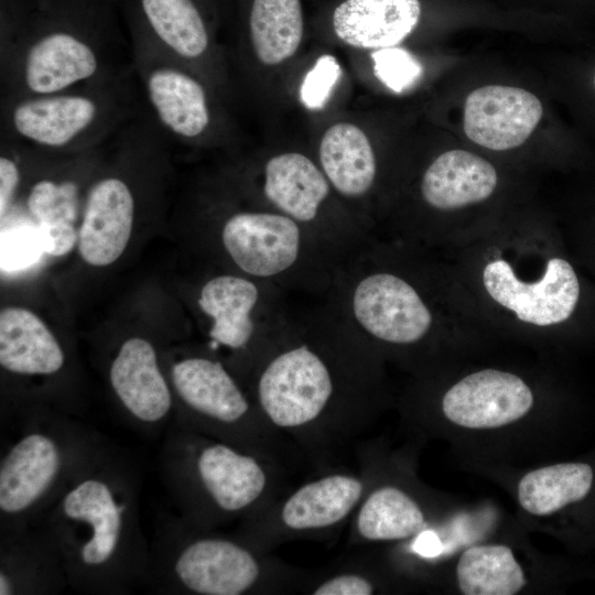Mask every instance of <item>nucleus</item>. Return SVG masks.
<instances>
[{
  "label": "nucleus",
  "instance_id": "f257e3e1",
  "mask_svg": "<svg viewBox=\"0 0 595 595\" xmlns=\"http://www.w3.org/2000/svg\"><path fill=\"white\" fill-rule=\"evenodd\" d=\"M294 298L246 386L259 412L318 467L358 441L379 405V355L327 298Z\"/></svg>",
  "mask_w": 595,
  "mask_h": 595
},
{
  "label": "nucleus",
  "instance_id": "f03ea898",
  "mask_svg": "<svg viewBox=\"0 0 595 595\" xmlns=\"http://www.w3.org/2000/svg\"><path fill=\"white\" fill-rule=\"evenodd\" d=\"M140 488L133 459L108 443L40 519L73 591L125 595L143 587L150 541L140 522Z\"/></svg>",
  "mask_w": 595,
  "mask_h": 595
},
{
  "label": "nucleus",
  "instance_id": "7ed1b4c3",
  "mask_svg": "<svg viewBox=\"0 0 595 595\" xmlns=\"http://www.w3.org/2000/svg\"><path fill=\"white\" fill-rule=\"evenodd\" d=\"M100 0H36L2 13L1 99L61 93L132 68Z\"/></svg>",
  "mask_w": 595,
  "mask_h": 595
},
{
  "label": "nucleus",
  "instance_id": "20e7f679",
  "mask_svg": "<svg viewBox=\"0 0 595 595\" xmlns=\"http://www.w3.org/2000/svg\"><path fill=\"white\" fill-rule=\"evenodd\" d=\"M159 465L176 513L203 530L238 524L290 487L285 465L201 434L174 419L164 433Z\"/></svg>",
  "mask_w": 595,
  "mask_h": 595
},
{
  "label": "nucleus",
  "instance_id": "39448f33",
  "mask_svg": "<svg viewBox=\"0 0 595 595\" xmlns=\"http://www.w3.org/2000/svg\"><path fill=\"white\" fill-rule=\"evenodd\" d=\"M0 538L40 521L109 443L74 415L34 403L1 412Z\"/></svg>",
  "mask_w": 595,
  "mask_h": 595
},
{
  "label": "nucleus",
  "instance_id": "423d86ee",
  "mask_svg": "<svg viewBox=\"0 0 595 595\" xmlns=\"http://www.w3.org/2000/svg\"><path fill=\"white\" fill-rule=\"evenodd\" d=\"M307 574L235 532L198 529L162 512L143 587L170 595L290 594L300 593Z\"/></svg>",
  "mask_w": 595,
  "mask_h": 595
},
{
  "label": "nucleus",
  "instance_id": "0eeeda50",
  "mask_svg": "<svg viewBox=\"0 0 595 595\" xmlns=\"http://www.w3.org/2000/svg\"><path fill=\"white\" fill-rule=\"evenodd\" d=\"M142 110L132 66L79 88L2 98L1 141L35 152L84 154L105 144Z\"/></svg>",
  "mask_w": 595,
  "mask_h": 595
},
{
  "label": "nucleus",
  "instance_id": "6e6552de",
  "mask_svg": "<svg viewBox=\"0 0 595 595\" xmlns=\"http://www.w3.org/2000/svg\"><path fill=\"white\" fill-rule=\"evenodd\" d=\"M165 369L178 423L290 469L304 461L270 428L245 382L208 347L171 360Z\"/></svg>",
  "mask_w": 595,
  "mask_h": 595
},
{
  "label": "nucleus",
  "instance_id": "1a4fd4ad",
  "mask_svg": "<svg viewBox=\"0 0 595 595\" xmlns=\"http://www.w3.org/2000/svg\"><path fill=\"white\" fill-rule=\"evenodd\" d=\"M358 470L332 467L289 487L235 533L269 552L291 541L331 540L349 524L372 482L370 457L358 453Z\"/></svg>",
  "mask_w": 595,
  "mask_h": 595
},
{
  "label": "nucleus",
  "instance_id": "9d476101",
  "mask_svg": "<svg viewBox=\"0 0 595 595\" xmlns=\"http://www.w3.org/2000/svg\"><path fill=\"white\" fill-rule=\"evenodd\" d=\"M364 247L339 267L326 298L377 354L421 343L433 325L430 307L405 278L371 267Z\"/></svg>",
  "mask_w": 595,
  "mask_h": 595
},
{
  "label": "nucleus",
  "instance_id": "9b49d317",
  "mask_svg": "<svg viewBox=\"0 0 595 595\" xmlns=\"http://www.w3.org/2000/svg\"><path fill=\"white\" fill-rule=\"evenodd\" d=\"M294 298L273 284L234 271L208 278L196 300L209 321L207 347L217 355L227 354L225 361L246 385Z\"/></svg>",
  "mask_w": 595,
  "mask_h": 595
},
{
  "label": "nucleus",
  "instance_id": "f8f14e48",
  "mask_svg": "<svg viewBox=\"0 0 595 595\" xmlns=\"http://www.w3.org/2000/svg\"><path fill=\"white\" fill-rule=\"evenodd\" d=\"M129 33L143 108L167 142L199 144L212 139L219 120L210 79L162 47L134 14Z\"/></svg>",
  "mask_w": 595,
  "mask_h": 595
},
{
  "label": "nucleus",
  "instance_id": "ddd939ff",
  "mask_svg": "<svg viewBox=\"0 0 595 595\" xmlns=\"http://www.w3.org/2000/svg\"><path fill=\"white\" fill-rule=\"evenodd\" d=\"M259 193L266 205L315 234L344 260L370 242L353 214L332 206L336 193L318 163L306 154L289 151L267 159Z\"/></svg>",
  "mask_w": 595,
  "mask_h": 595
},
{
  "label": "nucleus",
  "instance_id": "4468645a",
  "mask_svg": "<svg viewBox=\"0 0 595 595\" xmlns=\"http://www.w3.org/2000/svg\"><path fill=\"white\" fill-rule=\"evenodd\" d=\"M107 378L119 413L132 430L149 437L165 433L174 418V397L149 339H125L108 364Z\"/></svg>",
  "mask_w": 595,
  "mask_h": 595
},
{
  "label": "nucleus",
  "instance_id": "2eb2a0df",
  "mask_svg": "<svg viewBox=\"0 0 595 595\" xmlns=\"http://www.w3.org/2000/svg\"><path fill=\"white\" fill-rule=\"evenodd\" d=\"M483 282L490 298L512 311L517 318L538 326L566 321L580 298V283L573 267L552 258L542 278L534 283L519 280L511 266L501 259L486 264Z\"/></svg>",
  "mask_w": 595,
  "mask_h": 595
},
{
  "label": "nucleus",
  "instance_id": "dca6fc26",
  "mask_svg": "<svg viewBox=\"0 0 595 595\" xmlns=\"http://www.w3.org/2000/svg\"><path fill=\"white\" fill-rule=\"evenodd\" d=\"M533 401L531 389L520 377L484 369L453 385L442 397L441 411L462 428L497 429L523 418Z\"/></svg>",
  "mask_w": 595,
  "mask_h": 595
},
{
  "label": "nucleus",
  "instance_id": "f3484780",
  "mask_svg": "<svg viewBox=\"0 0 595 595\" xmlns=\"http://www.w3.org/2000/svg\"><path fill=\"white\" fill-rule=\"evenodd\" d=\"M137 213L130 182L109 173L93 182L85 195L77 250L93 267L113 263L126 250Z\"/></svg>",
  "mask_w": 595,
  "mask_h": 595
},
{
  "label": "nucleus",
  "instance_id": "a211bd4d",
  "mask_svg": "<svg viewBox=\"0 0 595 595\" xmlns=\"http://www.w3.org/2000/svg\"><path fill=\"white\" fill-rule=\"evenodd\" d=\"M543 115L539 98L512 86L487 85L466 98L463 127L469 140L484 148L505 151L521 145Z\"/></svg>",
  "mask_w": 595,
  "mask_h": 595
},
{
  "label": "nucleus",
  "instance_id": "6ab92c4d",
  "mask_svg": "<svg viewBox=\"0 0 595 595\" xmlns=\"http://www.w3.org/2000/svg\"><path fill=\"white\" fill-rule=\"evenodd\" d=\"M134 15L169 53L210 80L219 79L209 7L205 0H138Z\"/></svg>",
  "mask_w": 595,
  "mask_h": 595
},
{
  "label": "nucleus",
  "instance_id": "aec40b11",
  "mask_svg": "<svg viewBox=\"0 0 595 595\" xmlns=\"http://www.w3.org/2000/svg\"><path fill=\"white\" fill-rule=\"evenodd\" d=\"M67 587L62 555L42 523L0 538V595H55Z\"/></svg>",
  "mask_w": 595,
  "mask_h": 595
},
{
  "label": "nucleus",
  "instance_id": "412c9836",
  "mask_svg": "<svg viewBox=\"0 0 595 595\" xmlns=\"http://www.w3.org/2000/svg\"><path fill=\"white\" fill-rule=\"evenodd\" d=\"M0 367L19 380H50L67 367V354L32 311L7 306L0 312Z\"/></svg>",
  "mask_w": 595,
  "mask_h": 595
},
{
  "label": "nucleus",
  "instance_id": "4be33fe9",
  "mask_svg": "<svg viewBox=\"0 0 595 595\" xmlns=\"http://www.w3.org/2000/svg\"><path fill=\"white\" fill-rule=\"evenodd\" d=\"M420 0H339L328 13L333 34L363 50L398 46L419 25Z\"/></svg>",
  "mask_w": 595,
  "mask_h": 595
},
{
  "label": "nucleus",
  "instance_id": "5701e85b",
  "mask_svg": "<svg viewBox=\"0 0 595 595\" xmlns=\"http://www.w3.org/2000/svg\"><path fill=\"white\" fill-rule=\"evenodd\" d=\"M349 545L412 540L429 529L425 512L418 500L394 484L372 482L349 521Z\"/></svg>",
  "mask_w": 595,
  "mask_h": 595
},
{
  "label": "nucleus",
  "instance_id": "b1692460",
  "mask_svg": "<svg viewBox=\"0 0 595 595\" xmlns=\"http://www.w3.org/2000/svg\"><path fill=\"white\" fill-rule=\"evenodd\" d=\"M318 165L336 195L346 202H360L377 178V159L364 130L351 122H337L323 134Z\"/></svg>",
  "mask_w": 595,
  "mask_h": 595
},
{
  "label": "nucleus",
  "instance_id": "393cba45",
  "mask_svg": "<svg viewBox=\"0 0 595 595\" xmlns=\"http://www.w3.org/2000/svg\"><path fill=\"white\" fill-rule=\"evenodd\" d=\"M497 181L495 167L485 159L465 150H450L426 167L420 191L432 208L451 210L485 201Z\"/></svg>",
  "mask_w": 595,
  "mask_h": 595
},
{
  "label": "nucleus",
  "instance_id": "a878e982",
  "mask_svg": "<svg viewBox=\"0 0 595 595\" xmlns=\"http://www.w3.org/2000/svg\"><path fill=\"white\" fill-rule=\"evenodd\" d=\"M242 25L253 57L264 66L280 65L303 41L302 0H242Z\"/></svg>",
  "mask_w": 595,
  "mask_h": 595
},
{
  "label": "nucleus",
  "instance_id": "bb28decb",
  "mask_svg": "<svg viewBox=\"0 0 595 595\" xmlns=\"http://www.w3.org/2000/svg\"><path fill=\"white\" fill-rule=\"evenodd\" d=\"M79 187L75 181L42 178L26 196V207L39 229L44 253L61 257L77 246Z\"/></svg>",
  "mask_w": 595,
  "mask_h": 595
},
{
  "label": "nucleus",
  "instance_id": "cd10ccee",
  "mask_svg": "<svg viewBox=\"0 0 595 595\" xmlns=\"http://www.w3.org/2000/svg\"><path fill=\"white\" fill-rule=\"evenodd\" d=\"M592 467L584 463H561L527 473L518 484L520 506L531 515L549 516L582 500L591 490Z\"/></svg>",
  "mask_w": 595,
  "mask_h": 595
},
{
  "label": "nucleus",
  "instance_id": "c85d7f7f",
  "mask_svg": "<svg viewBox=\"0 0 595 595\" xmlns=\"http://www.w3.org/2000/svg\"><path fill=\"white\" fill-rule=\"evenodd\" d=\"M456 577L465 595H513L527 583L512 551L504 544L466 549L457 562Z\"/></svg>",
  "mask_w": 595,
  "mask_h": 595
},
{
  "label": "nucleus",
  "instance_id": "c756f323",
  "mask_svg": "<svg viewBox=\"0 0 595 595\" xmlns=\"http://www.w3.org/2000/svg\"><path fill=\"white\" fill-rule=\"evenodd\" d=\"M376 76L392 91L411 88L421 77V63L407 50L392 46L371 54Z\"/></svg>",
  "mask_w": 595,
  "mask_h": 595
},
{
  "label": "nucleus",
  "instance_id": "7c9ffc66",
  "mask_svg": "<svg viewBox=\"0 0 595 595\" xmlns=\"http://www.w3.org/2000/svg\"><path fill=\"white\" fill-rule=\"evenodd\" d=\"M43 252L36 225L1 231V268L15 270L33 263Z\"/></svg>",
  "mask_w": 595,
  "mask_h": 595
},
{
  "label": "nucleus",
  "instance_id": "2f4dec72",
  "mask_svg": "<svg viewBox=\"0 0 595 595\" xmlns=\"http://www.w3.org/2000/svg\"><path fill=\"white\" fill-rule=\"evenodd\" d=\"M340 72V66L334 56H321L305 75L300 89L302 102L309 109H321L331 96Z\"/></svg>",
  "mask_w": 595,
  "mask_h": 595
},
{
  "label": "nucleus",
  "instance_id": "473e14b6",
  "mask_svg": "<svg viewBox=\"0 0 595 595\" xmlns=\"http://www.w3.org/2000/svg\"><path fill=\"white\" fill-rule=\"evenodd\" d=\"M0 156V217L10 210L20 184L22 182V171L10 144L1 142Z\"/></svg>",
  "mask_w": 595,
  "mask_h": 595
},
{
  "label": "nucleus",
  "instance_id": "72a5a7b5",
  "mask_svg": "<svg viewBox=\"0 0 595 595\" xmlns=\"http://www.w3.org/2000/svg\"><path fill=\"white\" fill-rule=\"evenodd\" d=\"M594 86H595V76H594Z\"/></svg>",
  "mask_w": 595,
  "mask_h": 595
}]
</instances>
